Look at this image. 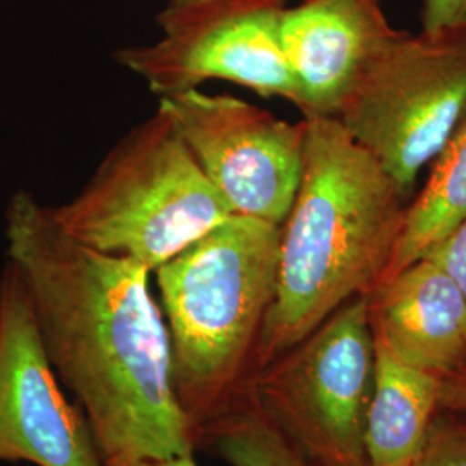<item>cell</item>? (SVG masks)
Wrapping results in <instances>:
<instances>
[{
    "label": "cell",
    "mask_w": 466,
    "mask_h": 466,
    "mask_svg": "<svg viewBox=\"0 0 466 466\" xmlns=\"http://www.w3.org/2000/svg\"><path fill=\"white\" fill-rule=\"evenodd\" d=\"M5 240L50 365L78 400L104 465L194 454L152 271L73 238L25 190L7 202Z\"/></svg>",
    "instance_id": "obj_1"
},
{
    "label": "cell",
    "mask_w": 466,
    "mask_h": 466,
    "mask_svg": "<svg viewBox=\"0 0 466 466\" xmlns=\"http://www.w3.org/2000/svg\"><path fill=\"white\" fill-rule=\"evenodd\" d=\"M304 125L302 173L280 227L258 370L382 282L406 218V198L339 119L308 116Z\"/></svg>",
    "instance_id": "obj_2"
},
{
    "label": "cell",
    "mask_w": 466,
    "mask_h": 466,
    "mask_svg": "<svg viewBox=\"0 0 466 466\" xmlns=\"http://www.w3.org/2000/svg\"><path fill=\"white\" fill-rule=\"evenodd\" d=\"M280 227L232 217L157 268L177 400L198 435L249 394L275 298Z\"/></svg>",
    "instance_id": "obj_3"
},
{
    "label": "cell",
    "mask_w": 466,
    "mask_h": 466,
    "mask_svg": "<svg viewBox=\"0 0 466 466\" xmlns=\"http://www.w3.org/2000/svg\"><path fill=\"white\" fill-rule=\"evenodd\" d=\"M50 213L85 246L152 273L232 217L161 107L117 142L76 198Z\"/></svg>",
    "instance_id": "obj_4"
},
{
    "label": "cell",
    "mask_w": 466,
    "mask_h": 466,
    "mask_svg": "<svg viewBox=\"0 0 466 466\" xmlns=\"http://www.w3.org/2000/svg\"><path fill=\"white\" fill-rule=\"evenodd\" d=\"M375 342L358 296L296 346L259 368L249 394L313 466H368Z\"/></svg>",
    "instance_id": "obj_5"
},
{
    "label": "cell",
    "mask_w": 466,
    "mask_h": 466,
    "mask_svg": "<svg viewBox=\"0 0 466 466\" xmlns=\"http://www.w3.org/2000/svg\"><path fill=\"white\" fill-rule=\"evenodd\" d=\"M465 113L466 28H458L404 32L335 119L408 198Z\"/></svg>",
    "instance_id": "obj_6"
},
{
    "label": "cell",
    "mask_w": 466,
    "mask_h": 466,
    "mask_svg": "<svg viewBox=\"0 0 466 466\" xmlns=\"http://www.w3.org/2000/svg\"><path fill=\"white\" fill-rule=\"evenodd\" d=\"M289 0H167L156 17L161 36L116 52V63L159 97L209 80L248 86L298 106L280 25Z\"/></svg>",
    "instance_id": "obj_7"
},
{
    "label": "cell",
    "mask_w": 466,
    "mask_h": 466,
    "mask_svg": "<svg viewBox=\"0 0 466 466\" xmlns=\"http://www.w3.org/2000/svg\"><path fill=\"white\" fill-rule=\"evenodd\" d=\"M232 215L282 227L302 173L306 125L199 88L159 97Z\"/></svg>",
    "instance_id": "obj_8"
},
{
    "label": "cell",
    "mask_w": 466,
    "mask_h": 466,
    "mask_svg": "<svg viewBox=\"0 0 466 466\" xmlns=\"http://www.w3.org/2000/svg\"><path fill=\"white\" fill-rule=\"evenodd\" d=\"M0 461L104 466L80 406L67 400L28 290L7 261L0 275Z\"/></svg>",
    "instance_id": "obj_9"
},
{
    "label": "cell",
    "mask_w": 466,
    "mask_h": 466,
    "mask_svg": "<svg viewBox=\"0 0 466 466\" xmlns=\"http://www.w3.org/2000/svg\"><path fill=\"white\" fill-rule=\"evenodd\" d=\"M404 32L380 0H302L283 11L280 36L304 117H337L368 69Z\"/></svg>",
    "instance_id": "obj_10"
},
{
    "label": "cell",
    "mask_w": 466,
    "mask_h": 466,
    "mask_svg": "<svg viewBox=\"0 0 466 466\" xmlns=\"http://www.w3.org/2000/svg\"><path fill=\"white\" fill-rule=\"evenodd\" d=\"M377 348L446 379L466 363V294L444 268L420 258L367 296Z\"/></svg>",
    "instance_id": "obj_11"
},
{
    "label": "cell",
    "mask_w": 466,
    "mask_h": 466,
    "mask_svg": "<svg viewBox=\"0 0 466 466\" xmlns=\"http://www.w3.org/2000/svg\"><path fill=\"white\" fill-rule=\"evenodd\" d=\"M441 377L402 365L375 346V379L368 408V466H417L441 408Z\"/></svg>",
    "instance_id": "obj_12"
},
{
    "label": "cell",
    "mask_w": 466,
    "mask_h": 466,
    "mask_svg": "<svg viewBox=\"0 0 466 466\" xmlns=\"http://www.w3.org/2000/svg\"><path fill=\"white\" fill-rule=\"evenodd\" d=\"M465 215L466 113L435 157L427 184L406 208L400 242L382 282L423 258Z\"/></svg>",
    "instance_id": "obj_13"
},
{
    "label": "cell",
    "mask_w": 466,
    "mask_h": 466,
    "mask_svg": "<svg viewBox=\"0 0 466 466\" xmlns=\"http://www.w3.org/2000/svg\"><path fill=\"white\" fill-rule=\"evenodd\" d=\"M199 448L230 466H313L258 408L250 394L200 433Z\"/></svg>",
    "instance_id": "obj_14"
},
{
    "label": "cell",
    "mask_w": 466,
    "mask_h": 466,
    "mask_svg": "<svg viewBox=\"0 0 466 466\" xmlns=\"http://www.w3.org/2000/svg\"><path fill=\"white\" fill-rule=\"evenodd\" d=\"M417 466H466V410H437Z\"/></svg>",
    "instance_id": "obj_15"
},
{
    "label": "cell",
    "mask_w": 466,
    "mask_h": 466,
    "mask_svg": "<svg viewBox=\"0 0 466 466\" xmlns=\"http://www.w3.org/2000/svg\"><path fill=\"white\" fill-rule=\"evenodd\" d=\"M425 258H431L433 263L444 268L466 294V215L450 233L427 250Z\"/></svg>",
    "instance_id": "obj_16"
},
{
    "label": "cell",
    "mask_w": 466,
    "mask_h": 466,
    "mask_svg": "<svg viewBox=\"0 0 466 466\" xmlns=\"http://www.w3.org/2000/svg\"><path fill=\"white\" fill-rule=\"evenodd\" d=\"M466 28V0H421V32Z\"/></svg>",
    "instance_id": "obj_17"
},
{
    "label": "cell",
    "mask_w": 466,
    "mask_h": 466,
    "mask_svg": "<svg viewBox=\"0 0 466 466\" xmlns=\"http://www.w3.org/2000/svg\"><path fill=\"white\" fill-rule=\"evenodd\" d=\"M441 408L466 410V363L442 380Z\"/></svg>",
    "instance_id": "obj_18"
},
{
    "label": "cell",
    "mask_w": 466,
    "mask_h": 466,
    "mask_svg": "<svg viewBox=\"0 0 466 466\" xmlns=\"http://www.w3.org/2000/svg\"><path fill=\"white\" fill-rule=\"evenodd\" d=\"M104 466H198L194 454H184L175 458H161V460H135L127 463H116V465Z\"/></svg>",
    "instance_id": "obj_19"
}]
</instances>
